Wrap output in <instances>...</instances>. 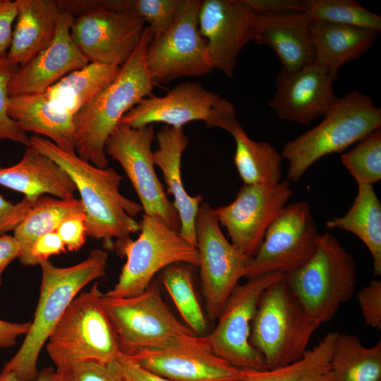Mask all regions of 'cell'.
<instances>
[{
  "label": "cell",
  "mask_w": 381,
  "mask_h": 381,
  "mask_svg": "<svg viewBox=\"0 0 381 381\" xmlns=\"http://www.w3.org/2000/svg\"><path fill=\"white\" fill-rule=\"evenodd\" d=\"M30 139V146L58 164L75 183L85 214L87 236L102 240L111 248L114 238L124 240L140 231V222L135 218L142 206L121 194L123 176L114 168L97 167L42 136L34 134Z\"/></svg>",
  "instance_id": "obj_1"
},
{
  "label": "cell",
  "mask_w": 381,
  "mask_h": 381,
  "mask_svg": "<svg viewBox=\"0 0 381 381\" xmlns=\"http://www.w3.org/2000/svg\"><path fill=\"white\" fill-rule=\"evenodd\" d=\"M152 38L146 26L139 44L115 79L74 117L75 152L97 167H108L105 152L108 138L129 110L150 96L155 85L145 63L146 49Z\"/></svg>",
  "instance_id": "obj_2"
},
{
  "label": "cell",
  "mask_w": 381,
  "mask_h": 381,
  "mask_svg": "<svg viewBox=\"0 0 381 381\" xmlns=\"http://www.w3.org/2000/svg\"><path fill=\"white\" fill-rule=\"evenodd\" d=\"M107 260L105 250L95 249L72 266L57 267L49 260L39 265L42 278L33 320L20 347L4 363L2 371L13 373L22 381L37 377L38 357L52 332L82 289L105 275Z\"/></svg>",
  "instance_id": "obj_3"
},
{
  "label": "cell",
  "mask_w": 381,
  "mask_h": 381,
  "mask_svg": "<svg viewBox=\"0 0 381 381\" xmlns=\"http://www.w3.org/2000/svg\"><path fill=\"white\" fill-rule=\"evenodd\" d=\"M380 126L381 109L369 96L353 90L338 98L320 123L284 146L287 179L298 181L318 159L342 152Z\"/></svg>",
  "instance_id": "obj_4"
},
{
  "label": "cell",
  "mask_w": 381,
  "mask_h": 381,
  "mask_svg": "<svg viewBox=\"0 0 381 381\" xmlns=\"http://www.w3.org/2000/svg\"><path fill=\"white\" fill-rule=\"evenodd\" d=\"M356 277L353 257L327 232L320 235L315 252L304 265L284 274L305 312L319 326L351 300Z\"/></svg>",
  "instance_id": "obj_5"
},
{
  "label": "cell",
  "mask_w": 381,
  "mask_h": 381,
  "mask_svg": "<svg viewBox=\"0 0 381 381\" xmlns=\"http://www.w3.org/2000/svg\"><path fill=\"white\" fill-rule=\"evenodd\" d=\"M320 326L305 312L284 276L262 294L251 323L250 341L267 370L300 358Z\"/></svg>",
  "instance_id": "obj_6"
},
{
  "label": "cell",
  "mask_w": 381,
  "mask_h": 381,
  "mask_svg": "<svg viewBox=\"0 0 381 381\" xmlns=\"http://www.w3.org/2000/svg\"><path fill=\"white\" fill-rule=\"evenodd\" d=\"M98 284L71 303L46 342L56 370L86 361L110 363L121 352Z\"/></svg>",
  "instance_id": "obj_7"
},
{
  "label": "cell",
  "mask_w": 381,
  "mask_h": 381,
  "mask_svg": "<svg viewBox=\"0 0 381 381\" xmlns=\"http://www.w3.org/2000/svg\"><path fill=\"white\" fill-rule=\"evenodd\" d=\"M140 224L135 240L130 237L115 243L118 254L126 257V262L116 284L104 294L107 296L126 298L143 293L155 275L170 265H199L197 248L161 218L143 214Z\"/></svg>",
  "instance_id": "obj_8"
},
{
  "label": "cell",
  "mask_w": 381,
  "mask_h": 381,
  "mask_svg": "<svg viewBox=\"0 0 381 381\" xmlns=\"http://www.w3.org/2000/svg\"><path fill=\"white\" fill-rule=\"evenodd\" d=\"M101 301L124 354L193 343L200 337L174 317L155 283L133 296L113 298L102 294Z\"/></svg>",
  "instance_id": "obj_9"
},
{
  "label": "cell",
  "mask_w": 381,
  "mask_h": 381,
  "mask_svg": "<svg viewBox=\"0 0 381 381\" xmlns=\"http://www.w3.org/2000/svg\"><path fill=\"white\" fill-rule=\"evenodd\" d=\"M201 289L211 320H217L226 300L244 277L251 260L224 236L214 209L200 205L195 222Z\"/></svg>",
  "instance_id": "obj_10"
},
{
  "label": "cell",
  "mask_w": 381,
  "mask_h": 381,
  "mask_svg": "<svg viewBox=\"0 0 381 381\" xmlns=\"http://www.w3.org/2000/svg\"><path fill=\"white\" fill-rule=\"evenodd\" d=\"M283 276L265 274L236 286L224 303L216 327L204 336L215 355L240 369L267 370L261 354L250 344V327L262 294Z\"/></svg>",
  "instance_id": "obj_11"
},
{
  "label": "cell",
  "mask_w": 381,
  "mask_h": 381,
  "mask_svg": "<svg viewBox=\"0 0 381 381\" xmlns=\"http://www.w3.org/2000/svg\"><path fill=\"white\" fill-rule=\"evenodd\" d=\"M320 235L306 201L287 204L267 229L243 277L285 274L300 267L313 255Z\"/></svg>",
  "instance_id": "obj_12"
},
{
  "label": "cell",
  "mask_w": 381,
  "mask_h": 381,
  "mask_svg": "<svg viewBox=\"0 0 381 381\" xmlns=\"http://www.w3.org/2000/svg\"><path fill=\"white\" fill-rule=\"evenodd\" d=\"M155 137L152 124L139 128L118 125L106 142L105 152L122 167L138 194L144 214L157 216L179 231L178 212L155 170L152 150Z\"/></svg>",
  "instance_id": "obj_13"
},
{
  "label": "cell",
  "mask_w": 381,
  "mask_h": 381,
  "mask_svg": "<svg viewBox=\"0 0 381 381\" xmlns=\"http://www.w3.org/2000/svg\"><path fill=\"white\" fill-rule=\"evenodd\" d=\"M201 0H186L174 23L152 38L145 54V63L155 84L167 83L185 76H203L213 69L206 40L198 27Z\"/></svg>",
  "instance_id": "obj_14"
},
{
  "label": "cell",
  "mask_w": 381,
  "mask_h": 381,
  "mask_svg": "<svg viewBox=\"0 0 381 381\" xmlns=\"http://www.w3.org/2000/svg\"><path fill=\"white\" fill-rule=\"evenodd\" d=\"M293 194L290 181L274 185L243 184L230 204L214 209L231 243L241 254L253 258L264 235Z\"/></svg>",
  "instance_id": "obj_15"
},
{
  "label": "cell",
  "mask_w": 381,
  "mask_h": 381,
  "mask_svg": "<svg viewBox=\"0 0 381 381\" xmlns=\"http://www.w3.org/2000/svg\"><path fill=\"white\" fill-rule=\"evenodd\" d=\"M145 22L136 16L97 6L74 18L71 37L90 62L121 66L139 44Z\"/></svg>",
  "instance_id": "obj_16"
},
{
  "label": "cell",
  "mask_w": 381,
  "mask_h": 381,
  "mask_svg": "<svg viewBox=\"0 0 381 381\" xmlns=\"http://www.w3.org/2000/svg\"><path fill=\"white\" fill-rule=\"evenodd\" d=\"M259 15L242 0H204L198 15V27L206 40L212 69L227 77L234 75L243 47L255 41Z\"/></svg>",
  "instance_id": "obj_17"
},
{
  "label": "cell",
  "mask_w": 381,
  "mask_h": 381,
  "mask_svg": "<svg viewBox=\"0 0 381 381\" xmlns=\"http://www.w3.org/2000/svg\"><path fill=\"white\" fill-rule=\"evenodd\" d=\"M124 355L143 369L174 381H243L248 370L236 368L215 355L204 336L193 343L137 350Z\"/></svg>",
  "instance_id": "obj_18"
},
{
  "label": "cell",
  "mask_w": 381,
  "mask_h": 381,
  "mask_svg": "<svg viewBox=\"0 0 381 381\" xmlns=\"http://www.w3.org/2000/svg\"><path fill=\"white\" fill-rule=\"evenodd\" d=\"M334 79L315 62L293 73L282 69L269 106L282 120L308 124L323 116L338 99Z\"/></svg>",
  "instance_id": "obj_19"
},
{
  "label": "cell",
  "mask_w": 381,
  "mask_h": 381,
  "mask_svg": "<svg viewBox=\"0 0 381 381\" xmlns=\"http://www.w3.org/2000/svg\"><path fill=\"white\" fill-rule=\"evenodd\" d=\"M74 18L61 10L54 40L18 67L8 84L9 96L43 93L68 73L89 63L71 37Z\"/></svg>",
  "instance_id": "obj_20"
},
{
  "label": "cell",
  "mask_w": 381,
  "mask_h": 381,
  "mask_svg": "<svg viewBox=\"0 0 381 381\" xmlns=\"http://www.w3.org/2000/svg\"><path fill=\"white\" fill-rule=\"evenodd\" d=\"M222 97L196 82L176 85L163 97L149 96L142 99L121 119L119 125L139 128L154 123L183 128L193 121L206 123Z\"/></svg>",
  "instance_id": "obj_21"
},
{
  "label": "cell",
  "mask_w": 381,
  "mask_h": 381,
  "mask_svg": "<svg viewBox=\"0 0 381 381\" xmlns=\"http://www.w3.org/2000/svg\"><path fill=\"white\" fill-rule=\"evenodd\" d=\"M158 148L153 152L155 164L162 172L167 192L174 198L181 228L179 233L196 247L195 222L200 205L203 202L201 195L190 196L183 187L181 164L183 152L188 144V137L183 128L167 126L155 133Z\"/></svg>",
  "instance_id": "obj_22"
},
{
  "label": "cell",
  "mask_w": 381,
  "mask_h": 381,
  "mask_svg": "<svg viewBox=\"0 0 381 381\" xmlns=\"http://www.w3.org/2000/svg\"><path fill=\"white\" fill-rule=\"evenodd\" d=\"M0 186L32 199L47 194L58 198H72L77 191L67 172L32 146L25 147L18 163L0 167Z\"/></svg>",
  "instance_id": "obj_23"
},
{
  "label": "cell",
  "mask_w": 381,
  "mask_h": 381,
  "mask_svg": "<svg viewBox=\"0 0 381 381\" xmlns=\"http://www.w3.org/2000/svg\"><path fill=\"white\" fill-rule=\"evenodd\" d=\"M310 23L303 12L259 15L255 42L270 47L284 71L295 72L314 61Z\"/></svg>",
  "instance_id": "obj_24"
},
{
  "label": "cell",
  "mask_w": 381,
  "mask_h": 381,
  "mask_svg": "<svg viewBox=\"0 0 381 381\" xmlns=\"http://www.w3.org/2000/svg\"><path fill=\"white\" fill-rule=\"evenodd\" d=\"M18 12L6 57L21 66L54 40L61 9L54 0H16Z\"/></svg>",
  "instance_id": "obj_25"
},
{
  "label": "cell",
  "mask_w": 381,
  "mask_h": 381,
  "mask_svg": "<svg viewBox=\"0 0 381 381\" xmlns=\"http://www.w3.org/2000/svg\"><path fill=\"white\" fill-rule=\"evenodd\" d=\"M378 32L351 25L312 22L310 35L313 61L324 67L336 80L339 68L367 52Z\"/></svg>",
  "instance_id": "obj_26"
},
{
  "label": "cell",
  "mask_w": 381,
  "mask_h": 381,
  "mask_svg": "<svg viewBox=\"0 0 381 381\" xmlns=\"http://www.w3.org/2000/svg\"><path fill=\"white\" fill-rule=\"evenodd\" d=\"M8 113L25 133L32 132L64 150L75 152V116L56 109L44 92L9 96Z\"/></svg>",
  "instance_id": "obj_27"
},
{
  "label": "cell",
  "mask_w": 381,
  "mask_h": 381,
  "mask_svg": "<svg viewBox=\"0 0 381 381\" xmlns=\"http://www.w3.org/2000/svg\"><path fill=\"white\" fill-rule=\"evenodd\" d=\"M120 68L90 62L64 76L44 93L56 109L75 116L115 79Z\"/></svg>",
  "instance_id": "obj_28"
},
{
  "label": "cell",
  "mask_w": 381,
  "mask_h": 381,
  "mask_svg": "<svg viewBox=\"0 0 381 381\" xmlns=\"http://www.w3.org/2000/svg\"><path fill=\"white\" fill-rule=\"evenodd\" d=\"M325 225L358 236L370 253L373 274L381 275V202L373 186L358 185V193L347 212L327 220Z\"/></svg>",
  "instance_id": "obj_29"
},
{
  "label": "cell",
  "mask_w": 381,
  "mask_h": 381,
  "mask_svg": "<svg viewBox=\"0 0 381 381\" xmlns=\"http://www.w3.org/2000/svg\"><path fill=\"white\" fill-rule=\"evenodd\" d=\"M83 212L84 210L80 199L40 197L13 231V237L20 249L18 258L20 263L24 266H31L30 249L36 239L56 231L66 219Z\"/></svg>",
  "instance_id": "obj_30"
},
{
  "label": "cell",
  "mask_w": 381,
  "mask_h": 381,
  "mask_svg": "<svg viewBox=\"0 0 381 381\" xmlns=\"http://www.w3.org/2000/svg\"><path fill=\"white\" fill-rule=\"evenodd\" d=\"M236 144L234 164L243 184L274 185L282 178V154L270 143L248 137L240 123L229 133Z\"/></svg>",
  "instance_id": "obj_31"
},
{
  "label": "cell",
  "mask_w": 381,
  "mask_h": 381,
  "mask_svg": "<svg viewBox=\"0 0 381 381\" xmlns=\"http://www.w3.org/2000/svg\"><path fill=\"white\" fill-rule=\"evenodd\" d=\"M339 332H328L298 360L265 370H248L243 381H334L331 361Z\"/></svg>",
  "instance_id": "obj_32"
},
{
  "label": "cell",
  "mask_w": 381,
  "mask_h": 381,
  "mask_svg": "<svg viewBox=\"0 0 381 381\" xmlns=\"http://www.w3.org/2000/svg\"><path fill=\"white\" fill-rule=\"evenodd\" d=\"M331 369L334 381H381V341L366 347L358 337L339 332Z\"/></svg>",
  "instance_id": "obj_33"
},
{
  "label": "cell",
  "mask_w": 381,
  "mask_h": 381,
  "mask_svg": "<svg viewBox=\"0 0 381 381\" xmlns=\"http://www.w3.org/2000/svg\"><path fill=\"white\" fill-rule=\"evenodd\" d=\"M193 267L184 262L170 265L161 271L160 278L186 325L200 336L206 332L207 322L195 293Z\"/></svg>",
  "instance_id": "obj_34"
},
{
  "label": "cell",
  "mask_w": 381,
  "mask_h": 381,
  "mask_svg": "<svg viewBox=\"0 0 381 381\" xmlns=\"http://www.w3.org/2000/svg\"><path fill=\"white\" fill-rule=\"evenodd\" d=\"M303 13L311 23L327 22L381 30V17L353 0H304Z\"/></svg>",
  "instance_id": "obj_35"
},
{
  "label": "cell",
  "mask_w": 381,
  "mask_h": 381,
  "mask_svg": "<svg viewBox=\"0 0 381 381\" xmlns=\"http://www.w3.org/2000/svg\"><path fill=\"white\" fill-rule=\"evenodd\" d=\"M341 161L358 185L373 186L381 180V128L363 138L341 155Z\"/></svg>",
  "instance_id": "obj_36"
},
{
  "label": "cell",
  "mask_w": 381,
  "mask_h": 381,
  "mask_svg": "<svg viewBox=\"0 0 381 381\" xmlns=\"http://www.w3.org/2000/svg\"><path fill=\"white\" fill-rule=\"evenodd\" d=\"M186 0H123L122 13L141 18L153 38L164 33L176 20Z\"/></svg>",
  "instance_id": "obj_37"
},
{
  "label": "cell",
  "mask_w": 381,
  "mask_h": 381,
  "mask_svg": "<svg viewBox=\"0 0 381 381\" xmlns=\"http://www.w3.org/2000/svg\"><path fill=\"white\" fill-rule=\"evenodd\" d=\"M18 68L6 56L0 58V140H6L30 146V139L8 113V84Z\"/></svg>",
  "instance_id": "obj_38"
},
{
  "label": "cell",
  "mask_w": 381,
  "mask_h": 381,
  "mask_svg": "<svg viewBox=\"0 0 381 381\" xmlns=\"http://www.w3.org/2000/svg\"><path fill=\"white\" fill-rule=\"evenodd\" d=\"M114 361H86L56 370L61 374V381H123Z\"/></svg>",
  "instance_id": "obj_39"
},
{
  "label": "cell",
  "mask_w": 381,
  "mask_h": 381,
  "mask_svg": "<svg viewBox=\"0 0 381 381\" xmlns=\"http://www.w3.org/2000/svg\"><path fill=\"white\" fill-rule=\"evenodd\" d=\"M357 300L365 324L381 329V282L371 280L357 294Z\"/></svg>",
  "instance_id": "obj_40"
},
{
  "label": "cell",
  "mask_w": 381,
  "mask_h": 381,
  "mask_svg": "<svg viewBox=\"0 0 381 381\" xmlns=\"http://www.w3.org/2000/svg\"><path fill=\"white\" fill-rule=\"evenodd\" d=\"M38 199L24 197L20 201L13 203L0 194V236L13 231Z\"/></svg>",
  "instance_id": "obj_41"
},
{
  "label": "cell",
  "mask_w": 381,
  "mask_h": 381,
  "mask_svg": "<svg viewBox=\"0 0 381 381\" xmlns=\"http://www.w3.org/2000/svg\"><path fill=\"white\" fill-rule=\"evenodd\" d=\"M66 248L77 251L86 241L87 228L84 212L70 217L64 221L56 230Z\"/></svg>",
  "instance_id": "obj_42"
},
{
  "label": "cell",
  "mask_w": 381,
  "mask_h": 381,
  "mask_svg": "<svg viewBox=\"0 0 381 381\" xmlns=\"http://www.w3.org/2000/svg\"><path fill=\"white\" fill-rule=\"evenodd\" d=\"M66 248L56 231L45 234L33 243L30 249L31 266L49 260L53 255L66 252Z\"/></svg>",
  "instance_id": "obj_43"
},
{
  "label": "cell",
  "mask_w": 381,
  "mask_h": 381,
  "mask_svg": "<svg viewBox=\"0 0 381 381\" xmlns=\"http://www.w3.org/2000/svg\"><path fill=\"white\" fill-rule=\"evenodd\" d=\"M243 3L258 15L303 12L304 0H242Z\"/></svg>",
  "instance_id": "obj_44"
},
{
  "label": "cell",
  "mask_w": 381,
  "mask_h": 381,
  "mask_svg": "<svg viewBox=\"0 0 381 381\" xmlns=\"http://www.w3.org/2000/svg\"><path fill=\"white\" fill-rule=\"evenodd\" d=\"M17 12L16 1L0 0V58L7 56L12 41V26Z\"/></svg>",
  "instance_id": "obj_45"
},
{
  "label": "cell",
  "mask_w": 381,
  "mask_h": 381,
  "mask_svg": "<svg viewBox=\"0 0 381 381\" xmlns=\"http://www.w3.org/2000/svg\"><path fill=\"white\" fill-rule=\"evenodd\" d=\"M123 381H174L155 375L138 365L122 352L114 361Z\"/></svg>",
  "instance_id": "obj_46"
},
{
  "label": "cell",
  "mask_w": 381,
  "mask_h": 381,
  "mask_svg": "<svg viewBox=\"0 0 381 381\" xmlns=\"http://www.w3.org/2000/svg\"><path fill=\"white\" fill-rule=\"evenodd\" d=\"M30 325V322H13L0 319V349L14 346L19 337L27 334Z\"/></svg>",
  "instance_id": "obj_47"
},
{
  "label": "cell",
  "mask_w": 381,
  "mask_h": 381,
  "mask_svg": "<svg viewBox=\"0 0 381 381\" xmlns=\"http://www.w3.org/2000/svg\"><path fill=\"white\" fill-rule=\"evenodd\" d=\"M20 254L19 245L13 236L4 234L0 236V287L5 270L13 260L19 258Z\"/></svg>",
  "instance_id": "obj_48"
},
{
  "label": "cell",
  "mask_w": 381,
  "mask_h": 381,
  "mask_svg": "<svg viewBox=\"0 0 381 381\" xmlns=\"http://www.w3.org/2000/svg\"><path fill=\"white\" fill-rule=\"evenodd\" d=\"M0 381H22L11 373L1 371ZM32 381H61V374L52 367H47L39 371L37 377Z\"/></svg>",
  "instance_id": "obj_49"
},
{
  "label": "cell",
  "mask_w": 381,
  "mask_h": 381,
  "mask_svg": "<svg viewBox=\"0 0 381 381\" xmlns=\"http://www.w3.org/2000/svg\"><path fill=\"white\" fill-rule=\"evenodd\" d=\"M0 167H1V160H0Z\"/></svg>",
  "instance_id": "obj_50"
}]
</instances>
